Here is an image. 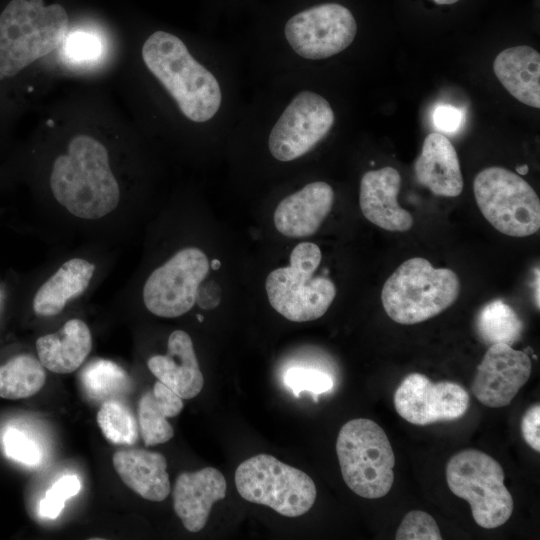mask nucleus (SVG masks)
Here are the masks:
<instances>
[{
	"label": "nucleus",
	"mask_w": 540,
	"mask_h": 540,
	"mask_svg": "<svg viewBox=\"0 0 540 540\" xmlns=\"http://www.w3.org/2000/svg\"><path fill=\"white\" fill-rule=\"evenodd\" d=\"M54 198L71 214L96 220L119 204L120 189L102 142L88 134L74 136L50 173Z\"/></svg>",
	"instance_id": "1"
},
{
	"label": "nucleus",
	"mask_w": 540,
	"mask_h": 540,
	"mask_svg": "<svg viewBox=\"0 0 540 540\" xmlns=\"http://www.w3.org/2000/svg\"><path fill=\"white\" fill-rule=\"evenodd\" d=\"M142 59L189 121L203 124L219 113L223 93L216 75L176 35L155 31L145 40Z\"/></svg>",
	"instance_id": "2"
},
{
	"label": "nucleus",
	"mask_w": 540,
	"mask_h": 540,
	"mask_svg": "<svg viewBox=\"0 0 540 540\" xmlns=\"http://www.w3.org/2000/svg\"><path fill=\"white\" fill-rule=\"evenodd\" d=\"M68 15L60 4L10 0L0 12V81L18 76L67 37Z\"/></svg>",
	"instance_id": "3"
},
{
	"label": "nucleus",
	"mask_w": 540,
	"mask_h": 540,
	"mask_svg": "<svg viewBox=\"0 0 540 540\" xmlns=\"http://www.w3.org/2000/svg\"><path fill=\"white\" fill-rule=\"evenodd\" d=\"M460 283L448 268H435L420 257L404 261L386 280L381 292L387 315L399 324L428 320L457 299Z\"/></svg>",
	"instance_id": "4"
},
{
	"label": "nucleus",
	"mask_w": 540,
	"mask_h": 540,
	"mask_svg": "<svg viewBox=\"0 0 540 540\" xmlns=\"http://www.w3.org/2000/svg\"><path fill=\"white\" fill-rule=\"evenodd\" d=\"M336 453L346 485L358 496H385L394 481L395 456L384 430L376 422L356 418L346 422L336 441Z\"/></svg>",
	"instance_id": "5"
},
{
	"label": "nucleus",
	"mask_w": 540,
	"mask_h": 540,
	"mask_svg": "<svg viewBox=\"0 0 540 540\" xmlns=\"http://www.w3.org/2000/svg\"><path fill=\"white\" fill-rule=\"evenodd\" d=\"M321 250L315 243L302 242L294 247L290 264L271 271L265 281L270 305L293 322L312 321L323 316L336 296L334 283L313 274L321 262Z\"/></svg>",
	"instance_id": "6"
},
{
	"label": "nucleus",
	"mask_w": 540,
	"mask_h": 540,
	"mask_svg": "<svg viewBox=\"0 0 540 540\" xmlns=\"http://www.w3.org/2000/svg\"><path fill=\"white\" fill-rule=\"evenodd\" d=\"M504 478L502 466L476 449L456 453L446 465L450 491L469 503L473 519L486 529L503 525L512 515L513 498Z\"/></svg>",
	"instance_id": "7"
},
{
	"label": "nucleus",
	"mask_w": 540,
	"mask_h": 540,
	"mask_svg": "<svg viewBox=\"0 0 540 540\" xmlns=\"http://www.w3.org/2000/svg\"><path fill=\"white\" fill-rule=\"evenodd\" d=\"M235 485L245 500L286 517L305 514L317 496L315 483L305 472L268 454L243 461L236 469Z\"/></svg>",
	"instance_id": "8"
},
{
	"label": "nucleus",
	"mask_w": 540,
	"mask_h": 540,
	"mask_svg": "<svg viewBox=\"0 0 540 540\" xmlns=\"http://www.w3.org/2000/svg\"><path fill=\"white\" fill-rule=\"evenodd\" d=\"M473 191L481 213L499 232L526 237L539 230V198L516 173L498 166L485 168L476 175Z\"/></svg>",
	"instance_id": "9"
},
{
	"label": "nucleus",
	"mask_w": 540,
	"mask_h": 540,
	"mask_svg": "<svg viewBox=\"0 0 540 540\" xmlns=\"http://www.w3.org/2000/svg\"><path fill=\"white\" fill-rule=\"evenodd\" d=\"M334 122L335 113L328 100L317 92L302 90L272 125L268 135L270 154L281 162L296 160L321 142Z\"/></svg>",
	"instance_id": "10"
},
{
	"label": "nucleus",
	"mask_w": 540,
	"mask_h": 540,
	"mask_svg": "<svg viewBox=\"0 0 540 540\" xmlns=\"http://www.w3.org/2000/svg\"><path fill=\"white\" fill-rule=\"evenodd\" d=\"M353 13L339 3H322L293 15L284 36L291 50L306 60L330 58L348 48L357 34Z\"/></svg>",
	"instance_id": "11"
},
{
	"label": "nucleus",
	"mask_w": 540,
	"mask_h": 540,
	"mask_svg": "<svg viewBox=\"0 0 540 540\" xmlns=\"http://www.w3.org/2000/svg\"><path fill=\"white\" fill-rule=\"evenodd\" d=\"M209 262L203 251L188 247L178 251L147 278L143 301L154 315L179 317L195 304L200 283L209 272Z\"/></svg>",
	"instance_id": "12"
},
{
	"label": "nucleus",
	"mask_w": 540,
	"mask_h": 540,
	"mask_svg": "<svg viewBox=\"0 0 540 540\" xmlns=\"http://www.w3.org/2000/svg\"><path fill=\"white\" fill-rule=\"evenodd\" d=\"M394 407L407 422L424 426L465 415L470 397L458 383L433 382L420 373L407 375L394 393Z\"/></svg>",
	"instance_id": "13"
},
{
	"label": "nucleus",
	"mask_w": 540,
	"mask_h": 540,
	"mask_svg": "<svg viewBox=\"0 0 540 540\" xmlns=\"http://www.w3.org/2000/svg\"><path fill=\"white\" fill-rule=\"evenodd\" d=\"M531 374V360L509 344L496 343L486 351L471 384L476 399L490 408L508 406Z\"/></svg>",
	"instance_id": "14"
},
{
	"label": "nucleus",
	"mask_w": 540,
	"mask_h": 540,
	"mask_svg": "<svg viewBox=\"0 0 540 540\" xmlns=\"http://www.w3.org/2000/svg\"><path fill=\"white\" fill-rule=\"evenodd\" d=\"M400 187L401 176L393 167L367 171L359 190V204L365 218L387 231L409 230L414 220L397 201Z\"/></svg>",
	"instance_id": "15"
},
{
	"label": "nucleus",
	"mask_w": 540,
	"mask_h": 540,
	"mask_svg": "<svg viewBox=\"0 0 540 540\" xmlns=\"http://www.w3.org/2000/svg\"><path fill=\"white\" fill-rule=\"evenodd\" d=\"M227 484L216 468L181 473L173 488V507L184 527L199 532L207 523L212 505L225 498Z\"/></svg>",
	"instance_id": "16"
},
{
	"label": "nucleus",
	"mask_w": 540,
	"mask_h": 540,
	"mask_svg": "<svg viewBox=\"0 0 540 540\" xmlns=\"http://www.w3.org/2000/svg\"><path fill=\"white\" fill-rule=\"evenodd\" d=\"M333 203L334 190L328 183H308L279 202L274 211V225L287 237L311 236L328 216Z\"/></svg>",
	"instance_id": "17"
},
{
	"label": "nucleus",
	"mask_w": 540,
	"mask_h": 540,
	"mask_svg": "<svg viewBox=\"0 0 540 540\" xmlns=\"http://www.w3.org/2000/svg\"><path fill=\"white\" fill-rule=\"evenodd\" d=\"M151 373L182 399L197 396L203 388L204 377L189 334L173 331L165 355H154L147 361Z\"/></svg>",
	"instance_id": "18"
},
{
	"label": "nucleus",
	"mask_w": 540,
	"mask_h": 540,
	"mask_svg": "<svg viewBox=\"0 0 540 540\" xmlns=\"http://www.w3.org/2000/svg\"><path fill=\"white\" fill-rule=\"evenodd\" d=\"M417 181L433 194L456 197L463 190V177L457 152L448 138L430 133L414 165Z\"/></svg>",
	"instance_id": "19"
},
{
	"label": "nucleus",
	"mask_w": 540,
	"mask_h": 540,
	"mask_svg": "<svg viewBox=\"0 0 540 540\" xmlns=\"http://www.w3.org/2000/svg\"><path fill=\"white\" fill-rule=\"evenodd\" d=\"M113 466L121 480L140 497L161 502L171 491L166 458L145 449L129 448L114 453Z\"/></svg>",
	"instance_id": "20"
},
{
	"label": "nucleus",
	"mask_w": 540,
	"mask_h": 540,
	"mask_svg": "<svg viewBox=\"0 0 540 540\" xmlns=\"http://www.w3.org/2000/svg\"><path fill=\"white\" fill-rule=\"evenodd\" d=\"M494 74L518 101L540 107V54L527 45L501 51L493 62Z\"/></svg>",
	"instance_id": "21"
},
{
	"label": "nucleus",
	"mask_w": 540,
	"mask_h": 540,
	"mask_svg": "<svg viewBox=\"0 0 540 540\" xmlns=\"http://www.w3.org/2000/svg\"><path fill=\"white\" fill-rule=\"evenodd\" d=\"M92 348L91 332L80 319H71L53 334L41 336L36 341L38 358L44 368L67 374L78 369Z\"/></svg>",
	"instance_id": "22"
},
{
	"label": "nucleus",
	"mask_w": 540,
	"mask_h": 540,
	"mask_svg": "<svg viewBox=\"0 0 540 540\" xmlns=\"http://www.w3.org/2000/svg\"><path fill=\"white\" fill-rule=\"evenodd\" d=\"M95 266L87 260L74 258L66 261L37 290L33 310L40 316L59 314L70 299L80 296L88 287Z\"/></svg>",
	"instance_id": "23"
},
{
	"label": "nucleus",
	"mask_w": 540,
	"mask_h": 540,
	"mask_svg": "<svg viewBox=\"0 0 540 540\" xmlns=\"http://www.w3.org/2000/svg\"><path fill=\"white\" fill-rule=\"evenodd\" d=\"M182 409V398L160 381L145 392L138 403L139 429L144 444L154 446L168 442L174 430L167 418L177 416Z\"/></svg>",
	"instance_id": "24"
},
{
	"label": "nucleus",
	"mask_w": 540,
	"mask_h": 540,
	"mask_svg": "<svg viewBox=\"0 0 540 540\" xmlns=\"http://www.w3.org/2000/svg\"><path fill=\"white\" fill-rule=\"evenodd\" d=\"M46 381V372L39 359L20 354L0 366V397L19 400L38 393Z\"/></svg>",
	"instance_id": "25"
},
{
	"label": "nucleus",
	"mask_w": 540,
	"mask_h": 540,
	"mask_svg": "<svg viewBox=\"0 0 540 540\" xmlns=\"http://www.w3.org/2000/svg\"><path fill=\"white\" fill-rule=\"evenodd\" d=\"M85 393L95 401L118 399L131 388L126 371L113 361L94 359L80 374Z\"/></svg>",
	"instance_id": "26"
},
{
	"label": "nucleus",
	"mask_w": 540,
	"mask_h": 540,
	"mask_svg": "<svg viewBox=\"0 0 540 540\" xmlns=\"http://www.w3.org/2000/svg\"><path fill=\"white\" fill-rule=\"evenodd\" d=\"M476 329L487 344L510 345L520 339L523 323L512 307L502 300H494L479 311Z\"/></svg>",
	"instance_id": "27"
},
{
	"label": "nucleus",
	"mask_w": 540,
	"mask_h": 540,
	"mask_svg": "<svg viewBox=\"0 0 540 540\" xmlns=\"http://www.w3.org/2000/svg\"><path fill=\"white\" fill-rule=\"evenodd\" d=\"M97 423L107 440L118 445H133L138 439V424L131 410L119 399L104 401Z\"/></svg>",
	"instance_id": "28"
},
{
	"label": "nucleus",
	"mask_w": 540,
	"mask_h": 540,
	"mask_svg": "<svg viewBox=\"0 0 540 540\" xmlns=\"http://www.w3.org/2000/svg\"><path fill=\"white\" fill-rule=\"evenodd\" d=\"M283 380L294 396L299 397L301 392L307 391L315 401L318 395L330 391L334 386L333 378L328 373L312 367H291L285 372Z\"/></svg>",
	"instance_id": "29"
},
{
	"label": "nucleus",
	"mask_w": 540,
	"mask_h": 540,
	"mask_svg": "<svg viewBox=\"0 0 540 540\" xmlns=\"http://www.w3.org/2000/svg\"><path fill=\"white\" fill-rule=\"evenodd\" d=\"M397 540H441L442 536L435 519L427 512L413 510L408 512L400 523Z\"/></svg>",
	"instance_id": "30"
},
{
	"label": "nucleus",
	"mask_w": 540,
	"mask_h": 540,
	"mask_svg": "<svg viewBox=\"0 0 540 540\" xmlns=\"http://www.w3.org/2000/svg\"><path fill=\"white\" fill-rule=\"evenodd\" d=\"M81 488L80 481L75 475H65L57 480L45 493L40 503V513L43 517L54 519L62 511L65 501L75 496Z\"/></svg>",
	"instance_id": "31"
},
{
	"label": "nucleus",
	"mask_w": 540,
	"mask_h": 540,
	"mask_svg": "<svg viewBox=\"0 0 540 540\" xmlns=\"http://www.w3.org/2000/svg\"><path fill=\"white\" fill-rule=\"evenodd\" d=\"M4 444L7 455L24 464L35 465L41 459L37 443L16 429H10L5 434Z\"/></svg>",
	"instance_id": "32"
},
{
	"label": "nucleus",
	"mask_w": 540,
	"mask_h": 540,
	"mask_svg": "<svg viewBox=\"0 0 540 540\" xmlns=\"http://www.w3.org/2000/svg\"><path fill=\"white\" fill-rule=\"evenodd\" d=\"M66 52L77 61H89L96 58L100 52L99 40L88 33L77 32L66 37Z\"/></svg>",
	"instance_id": "33"
},
{
	"label": "nucleus",
	"mask_w": 540,
	"mask_h": 540,
	"mask_svg": "<svg viewBox=\"0 0 540 540\" xmlns=\"http://www.w3.org/2000/svg\"><path fill=\"white\" fill-rule=\"evenodd\" d=\"M521 433L525 442L536 452L540 451V405L530 406L521 419Z\"/></svg>",
	"instance_id": "34"
},
{
	"label": "nucleus",
	"mask_w": 540,
	"mask_h": 540,
	"mask_svg": "<svg viewBox=\"0 0 540 540\" xmlns=\"http://www.w3.org/2000/svg\"><path fill=\"white\" fill-rule=\"evenodd\" d=\"M434 126L443 133H454L463 122V112L452 105H440L433 112Z\"/></svg>",
	"instance_id": "35"
},
{
	"label": "nucleus",
	"mask_w": 540,
	"mask_h": 540,
	"mask_svg": "<svg viewBox=\"0 0 540 540\" xmlns=\"http://www.w3.org/2000/svg\"><path fill=\"white\" fill-rule=\"evenodd\" d=\"M534 296L535 303L537 304V308L539 309V272L537 273V277H535Z\"/></svg>",
	"instance_id": "36"
},
{
	"label": "nucleus",
	"mask_w": 540,
	"mask_h": 540,
	"mask_svg": "<svg viewBox=\"0 0 540 540\" xmlns=\"http://www.w3.org/2000/svg\"><path fill=\"white\" fill-rule=\"evenodd\" d=\"M431 1L435 3L436 5L446 6V5L455 4L459 2L460 0H431Z\"/></svg>",
	"instance_id": "37"
},
{
	"label": "nucleus",
	"mask_w": 540,
	"mask_h": 540,
	"mask_svg": "<svg viewBox=\"0 0 540 540\" xmlns=\"http://www.w3.org/2000/svg\"><path fill=\"white\" fill-rule=\"evenodd\" d=\"M516 171L519 172L520 174H526L528 172V166L523 165V166L517 167Z\"/></svg>",
	"instance_id": "38"
},
{
	"label": "nucleus",
	"mask_w": 540,
	"mask_h": 540,
	"mask_svg": "<svg viewBox=\"0 0 540 540\" xmlns=\"http://www.w3.org/2000/svg\"><path fill=\"white\" fill-rule=\"evenodd\" d=\"M221 266V262L218 260V259H214L211 263V267L214 269V270H217L219 269Z\"/></svg>",
	"instance_id": "39"
},
{
	"label": "nucleus",
	"mask_w": 540,
	"mask_h": 540,
	"mask_svg": "<svg viewBox=\"0 0 540 540\" xmlns=\"http://www.w3.org/2000/svg\"><path fill=\"white\" fill-rule=\"evenodd\" d=\"M197 318H198L199 322H203V316L202 315H200V314L197 315Z\"/></svg>",
	"instance_id": "40"
}]
</instances>
